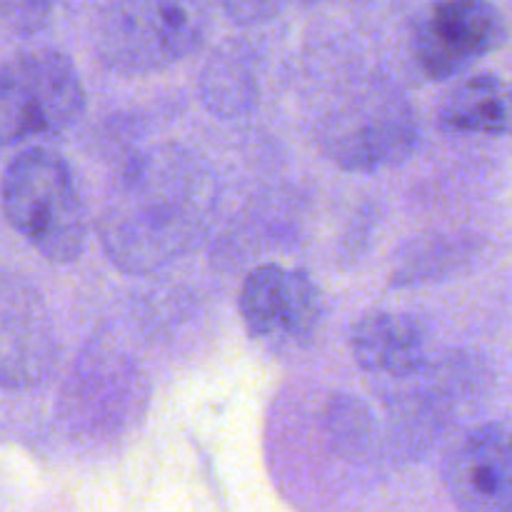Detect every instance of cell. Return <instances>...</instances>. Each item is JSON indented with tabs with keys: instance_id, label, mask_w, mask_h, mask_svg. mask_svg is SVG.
Returning a JSON list of instances; mask_svg holds the SVG:
<instances>
[{
	"instance_id": "1",
	"label": "cell",
	"mask_w": 512,
	"mask_h": 512,
	"mask_svg": "<svg viewBox=\"0 0 512 512\" xmlns=\"http://www.w3.org/2000/svg\"><path fill=\"white\" fill-rule=\"evenodd\" d=\"M213 173L175 143L125 160L98 215V238L110 263L128 275H150L188 255L215 213Z\"/></svg>"
},
{
	"instance_id": "2",
	"label": "cell",
	"mask_w": 512,
	"mask_h": 512,
	"mask_svg": "<svg viewBox=\"0 0 512 512\" xmlns=\"http://www.w3.org/2000/svg\"><path fill=\"white\" fill-rule=\"evenodd\" d=\"M418 138L415 105L393 80L378 75L345 85L315 125L320 150L353 173L400 165L410 158Z\"/></svg>"
},
{
	"instance_id": "3",
	"label": "cell",
	"mask_w": 512,
	"mask_h": 512,
	"mask_svg": "<svg viewBox=\"0 0 512 512\" xmlns=\"http://www.w3.org/2000/svg\"><path fill=\"white\" fill-rule=\"evenodd\" d=\"M0 200L8 223L50 263H73L88 240V215L68 160L28 148L3 173Z\"/></svg>"
},
{
	"instance_id": "4",
	"label": "cell",
	"mask_w": 512,
	"mask_h": 512,
	"mask_svg": "<svg viewBox=\"0 0 512 512\" xmlns=\"http://www.w3.org/2000/svg\"><path fill=\"white\" fill-rule=\"evenodd\" d=\"M208 25L210 13L203 3L125 0L98 10L93 48L100 63L115 73H153L195 53Z\"/></svg>"
},
{
	"instance_id": "5",
	"label": "cell",
	"mask_w": 512,
	"mask_h": 512,
	"mask_svg": "<svg viewBox=\"0 0 512 512\" xmlns=\"http://www.w3.org/2000/svg\"><path fill=\"white\" fill-rule=\"evenodd\" d=\"M83 110V80L60 50H23L0 65V148L63 133Z\"/></svg>"
},
{
	"instance_id": "6",
	"label": "cell",
	"mask_w": 512,
	"mask_h": 512,
	"mask_svg": "<svg viewBox=\"0 0 512 512\" xmlns=\"http://www.w3.org/2000/svg\"><path fill=\"white\" fill-rule=\"evenodd\" d=\"M505 40L508 25L498 5L485 0H450L433 5L420 20L413 53L428 78L445 80L503 48Z\"/></svg>"
},
{
	"instance_id": "7",
	"label": "cell",
	"mask_w": 512,
	"mask_h": 512,
	"mask_svg": "<svg viewBox=\"0 0 512 512\" xmlns=\"http://www.w3.org/2000/svg\"><path fill=\"white\" fill-rule=\"evenodd\" d=\"M55 360L58 340L43 295L28 280L0 273V388L45 383Z\"/></svg>"
},
{
	"instance_id": "8",
	"label": "cell",
	"mask_w": 512,
	"mask_h": 512,
	"mask_svg": "<svg viewBox=\"0 0 512 512\" xmlns=\"http://www.w3.org/2000/svg\"><path fill=\"white\" fill-rule=\"evenodd\" d=\"M240 318L255 340L305 343L313 338L323 315L315 280L303 270L260 265L240 288Z\"/></svg>"
},
{
	"instance_id": "9",
	"label": "cell",
	"mask_w": 512,
	"mask_h": 512,
	"mask_svg": "<svg viewBox=\"0 0 512 512\" xmlns=\"http://www.w3.org/2000/svg\"><path fill=\"white\" fill-rule=\"evenodd\" d=\"M443 483L460 512H512L508 428L485 423L453 440L443 458Z\"/></svg>"
},
{
	"instance_id": "10",
	"label": "cell",
	"mask_w": 512,
	"mask_h": 512,
	"mask_svg": "<svg viewBox=\"0 0 512 512\" xmlns=\"http://www.w3.org/2000/svg\"><path fill=\"white\" fill-rule=\"evenodd\" d=\"M350 350L365 373L410 378L430 365L428 330L408 313H370L350 330Z\"/></svg>"
},
{
	"instance_id": "11",
	"label": "cell",
	"mask_w": 512,
	"mask_h": 512,
	"mask_svg": "<svg viewBox=\"0 0 512 512\" xmlns=\"http://www.w3.org/2000/svg\"><path fill=\"white\" fill-rule=\"evenodd\" d=\"M438 120L445 133L505 138L510 133L508 85L498 75H475L448 95Z\"/></svg>"
},
{
	"instance_id": "12",
	"label": "cell",
	"mask_w": 512,
	"mask_h": 512,
	"mask_svg": "<svg viewBox=\"0 0 512 512\" xmlns=\"http://www.w3.org/2000/svg\"><path fill=\"white\" fill-rule=\"evenodd\" d=\"M205 100L215 113H240L250 108V100H255L253 93V73L238 55H218L215 63L205 70Z\"/></svg>"
},
{
	"instance_id": "13",
	"label": "cell",
	"mask_w": 512,
	"mask_h": 512,
	"mask_svg": "<svg viewBox=\"0 0 512 512\" xmlns=\"http://www.w3.org/2000/svg\"><path fill=\"white\" fill-rule=\"evenodd\" d=\"M53 5L40 0H0V40L35 35L48 25Z\"/></svg>"
},
{
	"instance_id": "14",
	"label": "cell",
	"mask_w": 512,
	"mask_h": 512,
	"mask_svg": "<svg viewBox=\"0 0 512 512\" xmlns=\"http://www.w3.org/2000/svg\"><path fill=\"white\" fill-rule=\"evenodd\" d=\"M223 8L238 23H260V20H268L278 13V5L263 3V0H258V3H225Z\"/></svg>"
}]
</instances>
